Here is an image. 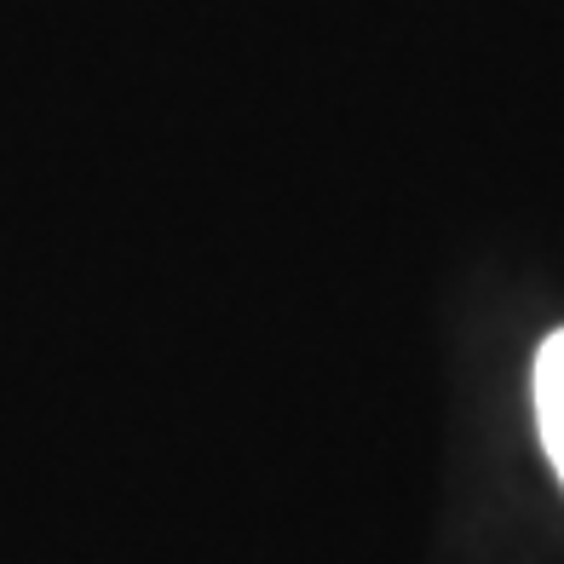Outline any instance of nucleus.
Segmentation results:
<instances>
[{
    "mask_svg": "<svg viewBox=\"0 0 564 564\" xmlns=\"http://www.w3.org/2000/svg\"><path fill=\"white\" fill-rule=\"evenodd\" d=\"M535 421H542V444L553 455V473L564 478V328L535 357Z\"/></svg>",
    "mask_w": 564,
    "mask_h": 564,
    "instance_id": "obj_1",
    "label": "nucleus"
}]
</instances>
